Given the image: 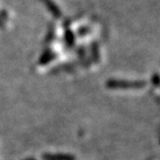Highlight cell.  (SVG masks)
I'll return each instance as SVG.
<instances>
[{
	"mask_svg": "<svg viewBox=\"0 0 160 160\" xmlns=\"http://www.w3.org/2000/svg\"><path fill=\"white\" fill-rule=\"evenodd\" d=\"M27 160H35V159H32V158H29V159H27Z\"/></svg>",
	"mask_w": 160,
	"mask_h": 160,
	"instance_id": "obj_4",
	"label": "cell"
},
{
	"mask_svg": "<svg viewBox=\"0 0 160 160\" xmlns=\"http://www.w3.org/2000/svg\"><path fill=\"white\" fill-rule=\"evenodd\" d=\"M43 160H75V157L70 154H44Z\"/></svg>",
	"mask_w": 160,
	"mask_h": 160,
	"instance_id": "obj_1",
	"label": "cell"
},
{
	"mask_svg": "<svg viewBox=\"0 0 160 160\" xmlns=\"http://www.w3.org/2000/svg\"><path fill=\"white\" fill-rule=\"evenodd\" d=\"M142 83H128V82H122V81H110L108 82L109 87L113 88H120V87H136V86H142Z\"/></svg>",
	"mask_w": 160,
	"mask_h": 160,
	"instance_id": "obj_2",
	"label": "cell"
},
{
	"mask_svg": "<svg viewBox=\"0 0 160 160\" xmlns=\"http://www.w3.org/2000/svg\"><path fill=\"white\" fill-rule=\"evenodd\" d=\"M44 2H47V3H48V4H47L48 7L50 9V11L53 13L54 16H56V17H59V16H60V11H59V9L57 8L55 5H53L54 3L51 1V0H50V1H49V0H44Z\"/></svg>",
	"mask_w": 160,
	"mask_h": 160,
	"instance_id": "obj_3",
	"label": "cell"
}]
</instances>
